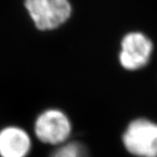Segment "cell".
Returning <instances> with one entry per match:
<instances>
[{
  "label": "cell",
  "mask_w": 157,
  "mask_h": 157,
  "mask_svg": "<svg viewBox=\"0 0 157 157\" xmlns=\"http://www.w3.org/2000/svg\"><path fill=\"white\" fill-rule=\"evenodd\" d=\"M24 6L35 28L42 31L59 28L72 12L68 0H24Z\"/></svg>",
  "instance_id": "obj_1"
},
{
  "label": "cell",
  "mask_w": 157,
  "mask_h": 157,
  "mask_svg": "<svg viewBox=\"0 0 157 157\" xmlns=\"http://www.w3.org/2000/svg\"><path fill=\"white\" fill-rule=\"evenodd\" d=\"M126 150L138 157H157V124L145 118L132 121L122 137Z\"/></svg>",
  "instance_id": "obj_2"
},
{
  "label": "cell",
  "mask_w": 157,
  "mask_h": 157,
  "mask_svg": "<svg viewBox=\"0 0 157 157\" xmlns=\"http://www.w3.org/2000/svg\"><path fill=\"white\" fill-rule=\"evenodd\" d=\"M34 132L41 142L59 145L68 138L71 124L68 117L62 111L48 109L37 117L34 122Z\"/></svg>",
  "instance_id": "obj_3"
},
{
  "label": "cell",
  "mask_w": 157,
  "mask_h": 157,
  "mask_svg": "<svg viewBox=\"0 0 157 157\" xmlns=\"http://www.w3.org/2000/svg\"><path fill=\"white\" fill-rule=\"evenodd\" d=\"M151 41L141 32H130L121 42L119 62L123 68L137 70L147 64L152 52Z\"/></svg>",
  "instance_id": "obj_4"
},
{
  "label": "cell",
  "mask_w": 157,
  "mask_h": 157,
  "mask_svg": "<svg viewBox=\"0 0 157 157\" xmlns=\"http://www.w3.org/2000/svg\"><path fill=\"white\" fill-rule=\"evenodd\" d=\"M31 139L23 128L10 125L0 130V157H26Z\"/></svg>",
  "instance_id": "obj_5"
},
{
  "label": "cell",
  "mask_w": 157,
  "mask_h": 157,
  "mask_svg": "<svg viewBox=\"0 0 157 157\" xmlns=\"http://www.w3.org/2000/svg\"><path fill=\"white\" fill-rule=\"evenodd\" d=\"M50 157H90V154L84 144L72 141L57 149Z\"/></svg>",
  "instance_id": "obj_6"
}]
</instances>
